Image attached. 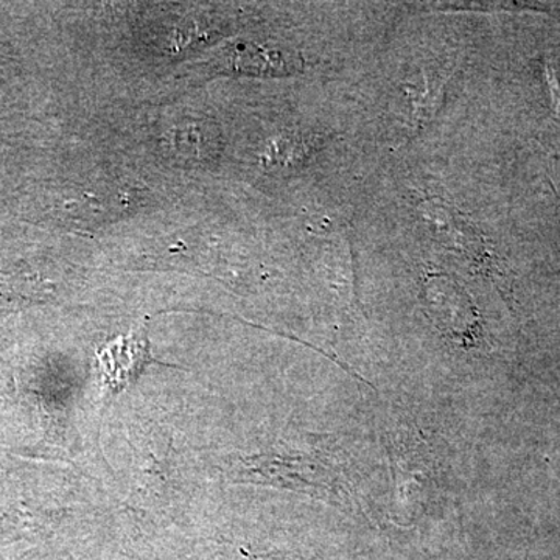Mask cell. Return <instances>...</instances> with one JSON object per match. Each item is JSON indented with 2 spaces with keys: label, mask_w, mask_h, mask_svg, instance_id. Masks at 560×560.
Here are the masks:
<instances>
[{
  "label": "cell",
  "mask_w": 560,
  "mask_h": 560,
  "mask_svg": "<svg viewBox=\"0 0 560 560\" xmlns=\"http://www.w3.org/2000/svg\"><path fill=\"white\" fill-rule=\"evenodd\" d=\"M420 212L429 221L438 241L453 250L463 253L470 260L489 264L490 254L486 248L485 238L451 206L440 200L425 201L420 205Z\"/></svg>",
  "instance_id": "obj_2"
},
{
  "label": "cell",
  "mask_w": 560,
  "mask_h": 560,
  "mask_svg": "<svg viewBox=\"0 0 560 560\" xmlns=\"http://www.w3.org/2000/svg\"><path fill=\"white\" fill-rule=\"evenodd\" d=\"M547 79L548 84H550V90L552 92V98H555V108L558 110L560 116V66L555 65V62H550L547 66Z\"/></svg>",
  "instance_id": "obj_4"
},
{
  "label": "cell",
  "mask_w": 560,
  "mask_h": 560,
  "mask_svg": "<svg viewBox=\"0 0 560 560\" xmlns=\"http://www.w3.org/2000/svg\"><path fill=\"white\" fill-rule=\"evenodd\" d=\"M149 345L136 335L110 342L101 352L103 371L108 375L109 385L125 386L138 372L143 370L150 359Z\"/></svg>",
  "instance_id": "obj_3"
},
{
  "label": "cell",
  "mask_w": 560,
  "mask_h": 560,
  "mask_svg": "<svg viewBox=\"0 0 560 560\" xmlns=\"http://www.w3.org/2000/svg\"><path fill=\"white\" fill-rule=\"evenodd\" d=\"M212 68L237 75L283 77L300 72L302 58L294 51L234 40L212 55Z\"/></svg>",
  "instance_id": "obj_1"
}]
</instances>
